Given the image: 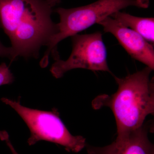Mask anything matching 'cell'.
<instances>
[{"label": "cell", "instance_id": "cell-8", "mask_svg": "<svg viewBox=\"0 0 154 154\" xmlns=\"http://www.w3.org/2000/svg\"><path fill=\"white\" fill-rule=\"evenodd\" d=\"M110 17L125 27L134 30L149 43L154 45V18L135 17L120 11L116 12Z\"/></svg>", "mask_w": 154, "mask_h": 154}, {"label": "cell", "instance_id": "cell-10", "mask_svg": "<svg viewBox=\"0 0 154 154\" xmlns=\"http://www.w3.org/2000/svg\"><path fill=\"white\" fill-rule=\"evenodd\" d=\"M0 28H1L0 25ZM0 57H6L14 61L16 60L14 51L11 47H8L5 46L0 41Z\"/></svg>", "mask_w": 154, "mask_h": 154}, {"label": "cell", "instance_id": "cell-11", "mask_svg": "<svg viewBox=\"0 0 154 154\" xmlns=\"http://www.w3.org/2000/svg\"><path fill=\"white\" fill-rule=\"evenodd\" d=\"M1 139L2 140L5 141V142L6 144L8 146L9 148L11 150L12 154H19L17 151L14 148L13 144L11 143L10 138H9L8 134V133H5L2 135Z\"/></svg>", "mask_w": 154, "mask_h": 154}, {"label": "cell", "instance_id": "cell-5", "mask_svg": "<svg viewBox=\"0 0 154 154\" xmlns=\"http://www.w3.org/2000/svg\"><path fill=\"white\" fill-rule=\"evenodd\" d=\"M72 50L66 60L54 59L51 67V74L60 79L69 71L83 69L112 74L107 63V52L101 32L79 34L72 36Z\"/></svg>", "mask_w": 154, "mask_h": 154}, {"label": "cell", "instance_id": "cell-2", "mask_svg": "<svg viewBox=\"0 0 154 154\" xmlns=\"http://www.w3.org/2000/svg\"><path fill=\"white\" fill-rule=\"evenodd\" d=\"M153 70L143 69L119 78L113 75L118 88L111 96L100 95L93 101L94 109L110 108L114 114L117 136L137 129L143 124L148 115L154 113V79H150Z\"/></svg>", "mask_w": 154, "mask_h": 154}, {"label": "cell", "instance_id": "cell-3", "mask_svg": "<svg viewBox=\"0 0 154 154\" xmlns=\"http://www.w3.org/2000/svg\"><path fill=\"white\" fill-rule=\"evenodd\" d=\"M149 0H98L87 5L70 9L57 8L55 10L60 21L57 33L51 38L40 63L47 65L51 53L59 55L57 45L62 40L98 24L106 17L130 6L147 8Z\"/></svg>", "mask_w": 154, "mask_h": 154}, {"label": "cell", "instance_id": "cell-1", "mask_svg": "<svg viewBox=\"0 0 154 154\" xmlns=\"http://www.w3.org/2000/svg\"><path fill=\"white\" fill-rule=\"evenodd\" d=\"M48 0H0V25L8 36L16 58L39 57L57 32Z\"/></svg>", "mask_w": 154, "mask_h": 154}, {"label": "cell", "instance_id": "cell-9", "mask_svg": "<svg viewBox=\"0 0 154 154\" xmlns=\"http://www.w3.org/2000/svg\"><path fill=\"white\" fill-rule=\"evenodd\" d=\"M14 81V77L5 63L0 65V86L9 85Z\"/></svg>", "mask_w": 154, "mask_h": 154}, {"label": "cell", "instance_id": "cell-6", "mask_svg": "<svg viewBox=\"0 0 154 154\" xmlns=\"http://www.w3.org/2000/svg\"><path fill=\"white\" fill-rule=\"evenodd\" d=\"M98 24L103 27L105 32L113 34L133 58L154 70L153 45L111 17H106Z\"/></svg>", "mask_w": 154, "mask_h": 154}, {"label": "cell", "instance_id": "cell-7", "mask_svg": "<svg viewBox=\"0 0 154 154\" xmlns=\"http://www.w3.org/2000/svg\"><path fill=\"white\" fill-rule=\"evenodd\" d=\"M152 124H143L137 129L117 136L111 144L104 147L86 145L89 154H154L153 144L149 140L148 133Z\"/></svg>", "mask_w": 154, "mask_h": 154}, {"label": "cell", "instance_id": "cell-4", "mask_svg": "<svg viewBox=\"0 0 154 154\" xmlns=\"http://www.w3.org/2000/svg\"><path fill=\"white\" fill-rule=\"evenodd\" d=\"M2 102L17 112L30 129L29 146L40 141H46L63 146L67 151L79 152L85 147L86 139L72 135L62 121L56 109L44 111L25 107L19 100L3 98Z\"/></svg>", "mask_w": 154, "mask_h": 154}, {"label": "cell", "instance_id": "cell-12", "mask_svg": "<svg viewBox=\"0 0 154 154\" xmlns=\"http://www.w3.org/2000/svg\"><path fill=\"white\" fill-rule=\"evenodd\" d=\"M51 5L52 7H54L56 5L60 2V0H48Z\"/></svg>", "mask_w": 154, "mask_h": 154}]
</instances>
